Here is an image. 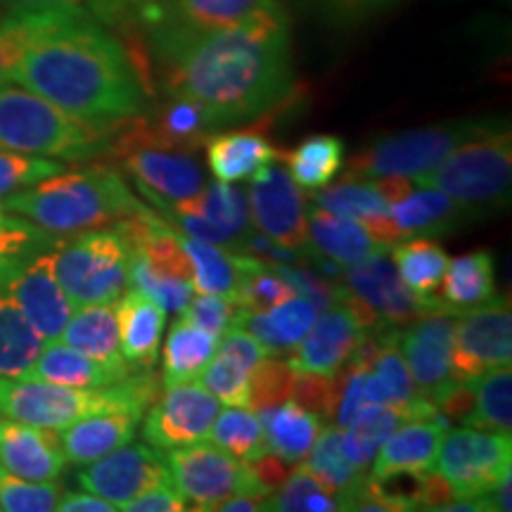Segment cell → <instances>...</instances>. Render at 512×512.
<instances>
[{
	"label": "cell",
	"instance_id": "cell-41",
	"mask_svg": "<svg viewBox=\"0 0 512 512\" xmlns=\"http://www.w3.org/2000/svg\"><path fill=\"white\" fill-rule=\"evenodd\" d=\"M475 408L467 425L512 434V370L498 366L472 380Z\"/></svg>",
	"mask_w": 512,
	"mask_h": 512
},
{
	"label": "cell",
	"instance_id": "cell-63",
	"mask_svg": "<svg viewBox=\"0 0 512 512\" xmlns=\"http://www.w3.org/2000/svg\"><path fill=\"white\" fill-rule=\"evenodd\" d=\"M5 221V216H3V207H0V223H3Z\"/></svg>",
	"mask_w": 512,
	"mask_h": 512
},
{
	"label": "cell",
	"instance_id": "cell-18",
	"mask_svg": "<svg viewBox=\"0 0 512 512\" xmlns=\"http://www.w3.org/2000/svg\"><path fill=\"white\" fill-rule=\"evenodd\" d=\"M76 482L83 491H91L121 510L131 498L171 484V475L159 448L128 441L79 470Z\"/></svg>",
	"mask_w": 512,
	"mask_h": 512
},
{
	"label": "cell",
	"instance_id": "cell-21",
	"mask_svg": "<svg viewBox=\"0 0 512 512\" xmlns=\"http://www.w3.org/2000/svg\"><path fill=\"white\" fill-rule=\"evenodd\" d=\"M448 430V418L437 413L432 418H415L401 422L389 439L380 446L373 458L375 479H389L401 475H425L434 470V460L441 439Z\"/></svg>",
	"mask_w": 512,
	"mask_h": 512
},
{
	"label": "cell",
	"instance_id": "cell-60",
	"mask_svg": "<svg viewBox=\"0 0 512 512\" xmlns=\"http://www.w3.org/2000/svg\"><path fill=\"white\" fill-rule=\"evenodd\" d=\"M214 510L221 512H254L266 510V496H249V494H235L221 501Z\"/></svg>",
	"mask_w": 512,
	"mask_h": 512
},
{
	"label": "cell",
	"instance_id": "cell-4",
	"mask_svg": "<svg viewBox=\"0 0 512 512\" xmlns=\"http://www.w3.org/2000/svg\"><path fill=\"white\" fill-rule=\"evenodd\" d=\"M150 370H136L112 387L81 389L36 377H0V415L60 432L76 420L100 413L131 411L143 415L159 396Z\"/></svg>",
	"mask_w": 512,
	"mask_h": 512
},
{
	"label": "cell",
	"instance_id": "cell-51",
	"mask_svg": "<svg viewBox=\"0 0 512 512\" xmlns=\"http://www.w3.org/2000/svg\"><path fill=\"white\" fill-rule=\"evenodd\" d=\"M53 235L46 233L43 228L34 226V223L24 219H5L0 223V280L5 278V273L17 264L22 256H27L36 249L53 245L55 240H50Z\"/></svg>",
	"mask_w": 512,
	"mask_h": 512
},
{
	"label": "cell",
	"instance_id": "cell-53",
	"mask_svg": "<svg viewBox=\"0 0 512 512\" xmlns=\"http://www.w3.org/2000/svg\"><path fill=\"white\" fill-rule=\"evenodd\" d=\"M275 271H278L287 280V283H290L294 294L309 299V302L318 306V311H325V309H330V306L339 304L344 299V292H347L344 287L330 283L325 275H318L311 271H299V268H292V266H278Z\"/></svg>",
	"mask_w": 512,
	"mask_h": 512
},
{
	"label": "cell",
	"instance_id": "cell-22",
	"mask_svg": "<svg viewBox=\"0 0 512 512\" xmlns=\"http://www.w3.org/2000/svg\"><path fill=\"white\" fill-rule=\"evenodd\" d=\"M0 465L24 479H60L67 467L55 430L27 425L0 415Z\"/></svg>",
	"mask_w": 512,
	"mask_h": 512
},
{
	"label": "cell",
	"instance_id": "cell-28",
	"mask_svg": "<svg viewBox=\"0 0 512 512\" xmlns=\"http://www.w3.org/2000/svg\"><path fill=\"white\" fill-rule=\"evenodd\" d=\"M207 162L216 181L238 183L252 178L266 164L278 162L280 150L259 128H242V131L216 133L204 140Z\"/></svg>",
	"mask_w": 512,
	"mask_h": 512
},
{
	"label": "cell",
	"instance_id": "cell-3",
	"mask_svg": "<svg viewBox=\"0 0 512 512\" xmlns=\"http://www.w3.org/2000/svg\"><path fill=\"white\" fill-rule=\"evenodd\" d=\"M143 207L124 178L107 166L67 169L3 197V209L50 235L102 228Z\"/></svg>",
	"mask_w": 512,
	"mask_h": 512
},
{
	"label": "cell",
	"instance_id": "cell-25",
	"mask_svg": "<svg viewBox=\"0 0 512 512\" xmlns=\"http://www.w3.org/2000/svg\"><path fill=\"white\" fill-rule=\"evenodd\" d=\"M136 370L143 368L102 363L98 358L83 354V351L55 339V342H46V347L38 354L36 363L31 366L27 377H36V380H46L55 384H67V387L102 389L126 380V377H131Z\"/></svg>",
	"mask_w": 512,
	"mask_h": 512
},
{
	"label": "cell",
	"instance_id": "cell-13",
	"mask_svg": "<svg viewBox=\"0 0 512 512\" xmlns=\"http://www.w3.org/2000/svg\"><path fill=\"white\" fill-rule=\"evenodd\" d=\"M344 280L349 294L392 328H403L430 311L453 309L439 294H418L403 283L387 249L366 256L358 264L344 266Z\"/></svg>",
	"mask_w": 512,
	"mask_h": 512
},
{
	"label": "cell",
	"instance_id": "cell-5",
	"mask_svg": "<svg viewBox=\"0 0 512 512\" xmlns=\"http://www.w3.org/2000/svg\"><path fill=\"white\" fill-rule=\"evenodd\" d=\"M121 124V121H119ZM119 124L79 119L17 83H0V150L88 162L110 150Z\"/></svg>",
	"mask_w": 512,
	"mask_h": 512
},
{
	"label": "cell",
	"instance_id": "cell-50",
	"mask_svg": "<svg viewBox=\"0 0 512 512\" xmlns=\"http://www.w3.org/2000/svg\"><path fill=\"white\" fill-rule=\"evenodd\" d=\"M67 171V162L0 150V197Z\"/></svg>",
	"mask_w": 512,
	"mask_h": 512
},
{
	"label": "cell",
	"instance_id": "cell-7",
	"mask_svg": "<svg viewBox=\"0 0 512 512\" xmlns=\"http://www.w3.org/2000/svg\"><path fill=\"white\" fill-rule=\"evenodd\" d=\"M55 275L74 309L117 302L131 287V247L117 228L74 233L53 245Z\"/></svg>",
	"mask_w": 512,
	"mask_h": 512
},
{
	"label": "cell",
	"instance_id": "cell-32",
	"mask_svg": "<svg viewBox=\"0 0 512 512\" xmlns=\"http://www.w3.org/2000/svg\"><path fill=\"white\" fill-rule=\"evenodd\" d=\"M60 342L83 351L112 366H131L119 349V318L117 302L91 304L74 309L69 323L64 325Z\"/></svg>",
	"mask_w": 512,
	"mask_h": 512
},
{
	"label": "cell",
	"instance_id": "cell-52",
	"mask_svg": "<svg viewBox=\"0 0 512 512\" xmlns=\"http://www.w3.org/2000/svg\"><path fill=\"white\" fill-rule=\"evenodd\" d=\"M240 306L235 304V299L223 297V294H197L190 299V304L181 311L185 320H190L192 325L202 328L204 332L214 337H223L230 325H235Z\"/></svg>",
	"mask_w": 512,
	"mask_h": 512
},
{
	"label": "cell",
	"instance_id": "cell-42",
	"mask_svg": "<svg viewBox=\"0 0 512 512\" xmlns=\"http://www.w3.org/2000/svg\"><path fill=\"white\" fill-rule=\"evenodd\" d=\"M209 439L238 460H254L268 451L261 418L247 406H228L219 411Z\"/></svg>",
	"mask_w": 512,
	"mask_h": 512
},
{
	"label": "cell",
	"instance_id": "cell-36",
	"mask_svg": "<svg viewBox=\"0 0 512 512\" xmlns=\"http://www.w3.org/2000/svg\"><path fill=\"white\" fill-rule=\"evenodd\" d=\"M46 347L29 318L15 304L0 280V377H22Z\"/></svg>",
	"mask_w": 512,
	"mask_h": 512
},
{
	"label": "cell",
	"instance_id": "cell-48",
	"mask_svg": "<svg viewBox=\"0 0 512 512\" xmlns=\"http://www.w3.org/2000/svg\"><path fill=\"white\" fill-rule=\"evenodd\" d=\"M249 375H252V370H249L245 363H240L238 358L216 349V354L211 356V361L204 366L200 377H197V382H200L209 394H214L216 399L226 403V406H247Z\"/></svg>",
	"mask_w": 512,
	"mask_h": 512
},
{
	"label": "cell",
	"instance_id": "cell-61",
	"mask_svg": "<svg viewBox=\"0 0 512 512\" xmlns=\"http://www.w3.org/2000/svg\"><path fill=\"white\" fill-rule=\"evenodd\" d=\"M330 3L347 12H361V10L380 8V5L389 3V0H330Z\"/></svg>",
	"mask_w": 512,
	"mask_h": 512
},
{
	"label": "cell",
	"instance_id": "cell-59",
	"mask_svg": "<svg viewBox=\"0 0 512 512\" xmlns=\"http://www.w3.org/2000/svg\"><path fill=\"white\" fill-rule=\"evenodd\" d=\"M88 10L93 17H98L105 24H124V10H121V0H86Z\"/></svg>",
	"mask_w": 512,
	"mask_h": 512
},
{
	"label": "cell",
	"instance_id": "cell-9",
	"mask_svg": "<svg viewBox=\"0 0 512 512\" xmlns=\"http://www.w3.org/2000/svg\"><path fill=\"white\" fill-rule=\"evenodd\" d=\"M171 484L192 503L190 510H214L221 501L235 494L268 496V491L256 482L245 460H238L219 446L197 444L169 451L166 458Z\"/></svg>",
	"mask_w": 512,
	"mask_h": 512
},
{
	"label": "cell",
	"instance_id": "cell-54",
	"mask_svg": "<svg viewBox=\"0 0 512 512\" xmlns=\"http://www.w3.org/2000/svg\"><path fill=\"white\" fill-rule=\"evenodd\" d=\"M290 399L306 408V411H313L320 418H325L332 403V377L316 373H297L294 375Z\"/></svg>",
	"mask_w": 512,
	"mask_h": 512
},
{
	"label": "cell",
	"instance_id": "cell-43",
	"mask_svg": "<svg viewBox=\"0 0 512 512\" xmlns=\"http://www.w3.org/2000/svg\"><path fill=\"white\" fill-rule=\"evenodd\" d=\"M238 266L240 283L238 292H235V304L242 311H268L273 306L283 304L285 299L294 297L290 283L275 271V266H268L261 259L249 254H238Z\"/></svg>",
	"mask_w": 512,
	"mask_h": 512
},
{
	"label": "cell",
	"instance_id": "cell-57",
	"mask_svg": "<svg viewBox=\"0 0 512 512\" xmlns=\"http://www.w3.org/2000/svg\"><path fill=\"white\" fill-rule=\"evenodd\" d=\"M245 463L249 470H252L256 482L264 486L268 494H273V491L285 482V477L290 475V470L294 467L290 463H285L283 458L273 456V453H268V451L264 453V456H259L254 460H245Z\"/></svg>",
	"mask_w": 512,
	"mask_h": 512
},
{
	"label": "cell",
	"instance_id": "cell-39",
	"mask_svg": "<svg viewBox=\"0 0 512 512\" xmlns=\"http://www.w3.org/2000/svg\"><path fill=\"white\" fill-rule=\"evenodd\" d=\"M183 249L192 266V287L200 294H223L235 299L240 283L238 252L195 238H183Z\"/></svg>",
	"mask_w": 512,
	"mask_h": 512
},
{
	"label": "cell",
	"instance_id": "cell-33",
	"mask_svg": "<svg viewBox=\"0 0 512 512\" xmlns=\"http://www.w3.org/2000/svg\"><path fill=\"white\" fill-rule=\"evenodd\" d=\"M439 297L456 311L472 309L496 297V261L489 249L448 259Z\"/></svg>",
	"mask_w": 512,
	"mask_h": 512
},
{
	"label": "cell",
	"instance_id": "cell-31",
	"mask_svg": "<svg viewBox=\"0 0 512 512\" xmlns=\"http://www.w3.org/2000/svg\"><path fill=\"white\" fill-rule=\"evenodd\" d=\"M256 413L264 425L268 453L283 458L290 465L302 463L318 432L323 430V418L318 413L306 411L292 399L278 403V406L261 408Z\"/></svg>",
	"mask_w": 512,
	"mask_h": 512
},
{
	"label": "cell",
	"instance_id": "cell-56",
	"mask_svg": "<svg viewBox=\"0 0 512 512\" xmlns=\"http://www.w3.org/2000/svg\"><path fill=\"white\" fill-rule=\"evenodd\" d=\"M121 510L126 512H183L188 510L185 505V498L178 494L174 484L157 486V489L145 491L131 501L121 505Z\"/></svg>",
	"mask_w": 512,
	"mask_h": 512
},
{
	"label": "cell",
	"instance_id": "cell-46",
	"mask_svg": "<svg viewBox=\"0 0 512 512\" xmlns=\"http://www.w3.org/2000/svg\"><path fill=\"white\" fill-rule=\"evenodd\" d=\"M62 17L76 15H8L0 19V83H10L31 43Z\"/></svg>",
	"mask_w": 512,
	"mask_h": 512
},
{
	"label": "cell",
	"instance_id": "cell-19",
	"mask_svg": "<svg viewBox=\"0 0 512 512\" xmlns=\"http://www.w3.org/2000/svg\"><path fill=\"white\" fill-rule=\"evenodd\" d=\"M456 309L430 311L399 328V349L418 392L432 399L451 377Z\"/></svg>",
	"mask_w": 512,
	"mask_h": 512
},
{
	"label": "cell",
	"instance_id": "cell-47",
	"mask_svg": "<svg viewBox=\"0 0 512 512\" xmlns=\"http://www.w3.org/2000/svg\"><path fill=\"white\" fill-rule=\"evenodd\" d=\"M60 479L34 482L0 465V510L5 512H53L62 496Z\"/></svg>",
	"mask_w": 512,
	"mask_h": 512
},
{
	"label": "cell",
	"instance_id": "cell-6",
	"mask_svg": "<svg viewBox=\"0 0 512 512\" xmlns=\"http://www.w3.org/2000/svg\"><path fill=\"white\" fill-rule=\"evenodd\" d=\"M418 188H434L467 207L486 211L510 202L512 138L510 128L498 121L489 131L467 140L432 171L413 181Z\"/></svg>",
	"mask_w": 512,
	"mask_h": 512
},
{
	"label": "cell",
	"instance_id": "cell-2",
	"mask_svg": "<svg viewBox=\"0 0 512 512\" xmlns=\"http://www.w3.org/2000/svg\"><path fill=\"white\" fill-rule=\"evenodd\" d=\"M10 83L100 124L140 117L147 102L136 62L93 15L57 19L22 55Z\"/></svg>",
	"mask_w": 512,
	"mask_h": 512
},
{
	"label": "cell",
	"instance_id": "cell-37",
	"mask_svg": "<svg viewBox=\"0 0 512 512\" xmlns=\"http://www.w3.org/2000/svg\"><path fill=\"white\" fill-rule=\"evenodd\" d=\"M344 140L328 133L304 138L294 150L280 152V159L287 164L292 181L302 190L325 188L344 164Z\"/></svg>",
	"mask_w": 512,
	"mask_h": 512
},
{
	"label": "cell",
	"instance_id": "cell-14",
	"mask_svg": "<svg viewBox=\"0 0 512 512\" xmlns=\"http://www.w3.org/2000/svg\"><path fill=\"white\" fill-rule=\"evenodd\" d=\"M247 202L252 223L268 242L294 252H311L304 190L292 181L285 166L271 162L256 171Z\"/></svg>",
	"mask_w": 512,
	"mask_h": 512
},
{
	"label": "cell",
	"instance_id": "cell-29",
	"mask_svg": "<svg viewBox=\"0 0 512 512\" xmlns=\"http://www.w3.org/2000/svg\"><path fill=\"white\" fill-rule=\"evenodd\" d=\"M318 313L316 304L294 294L268 311L247 313L240 309L235 323L242 325L264 347L266 356H285L302 342Z\"/></svg>",
	"mask_w": 512,
	"mask_h": 512
},
{
	"label": "cell",
	"instance_id": "cell-15",
	"mask_svg": "<svg viewBox=\"0 0 512 512\" xmlns=\"http://www.w3.org/2000/svg\"><path fill=\"white\" fill-rule=\"evenodd\" d=\"M53 245L22 256L3 278L5 290L46 342L60 339L64 325L74 313L72 299L55 275Z\"/></svg>",
	"mask_w": 512,
	"mask_h": 512
},
{
	"label": "cell",
	"instance_id": "cell-62",
	"mask_svg": "<svg viewBox=\"0 0 512 512\" xmlns=\"http://www.w3.org/2000/svg\"><path fill=\"white\" fill-rule=\"evenodd\" d=\"M155 0H121V10H124V24L131 19H138L143 12L150 8Z\"/></svg>",
	"mask_w": 512,
	"mask_h": 512
},
{
	"label": "cell",
	"instance_id": "cell-1",
	"mask_svg": "<svg viewBox=\"0 0 512 512\" xmlns=\"http://www.w3.org/2000/svg\"><path fill=\"white\" fill-rule=\"evenodd\" d=\"M171 98L195 102L214 128L273 112L292 93V31L280 0L159 57Z\"/></svg>",
	"mask_w": 512,
	"mask_h": 512
},
{
	"label": "cell",
	"instance_id": "cell-44",
	"mask_svg": "<svg viewBox=\"0 0 512 512\" xmlns=\"http://www.w3.org/2000/svg\"><path fill=\"white\" fill-rule=\"evenodd\" d=\"M304 467L313 477H318L320 482L328 486V489L335 491V494L354 484L361 475H366V472L351 465L349 458L344 456L342 430L335 425H328L325 430L318 432L311 451L306 453Z\"/></svg>",
	"mask_w": 512,
	"mask_h": 512
},
{
	"label": "cell",
	"instance_id": "cell-34",
	"mask_svg": "<svg viewBox=\"0 0 512 512\" xmlns=\"http://www.w3.org/2000/svg\"><path fill=\"white\" fill-rule=\"evenodd\" d=\"M166 207L185 211V214L202 216L204 221L214 223L216 228L223 230L235 242V247H240V242H245L249 228H252L247 190L233 183L216 181L209 188L204 185V190L197 192L190 200L166 204Z\"/></svg>",
	"mask_w": 512,
	"mask_h": 512
},
{
	"label": "cell",
	"instance_id": "cell-16",
	"mask_svg": "<svg viewBox=\"0 0 512 512\" xmlns=\"http://www.w3.org/2000/svg\"><path fill=\"white\" fill-rule=\"evenodd\" d=\"M107 157L119 159L143 195L159 209L190 200L207 185L204 171L190 152L166 150L147 143H114L107 150Z\"/></svg>",
	"mask_w": 512,
	"mask_h": 512
},
{
	"label": "cell",
	"instance_id": "cell-55",
	"mask_svg": "<svg viewBox=\"0 0 512 512\" xmlns=\"http://www.w3.org/2000/svg\"><path fill=\"white\" fill-rule=\"evenodd\" d=\"M10 15H91L86 0H0Z\"/></svg>",
	"mask_w": 512,
	"mask_h": 512
},
{
	"label": "cell",
	"instance_id": "cell-40",
	"mask_svg": "<svg viewBox=\"0 0 512 512\" xmlns=\"http://www.w3.org/2000/svg\"><path fill=\"white\" fill-rule=\"evenodd\" d=\"M392 256L399 278L418 294H437L441 278L448 266V254L437 240L432 238H411L399 240Z\"/></svg>",
	"mask_w": 512,
	"mask_h": 512
},
{
	"label": "cell",
	"instance_id": "cell-10",
	"mask_svg": "<svg viewBox=\"0 0 512 512\" xmlns=\"http://www.w3.org/2000/svg\"><path fill=\"white\" fill-rule=\"evenodd\" d=\"M434 470L446 479L456 498H482L505 472L512 470L510 434L470 425L446 430Z\"/></svg>",
	"mask_w": 512,
	"mask_h": 512
},
{
	"label": "cell",
	"instance_id": "cell-30",
	"mask_svg": "<svg viewBox=\"0 0 512 512\" xmlns=\"http://www.w3.org/2000/svg\"><path fill=\"white\" fill-rule=\"evenodd\" d=\"M306 230H309V249L316 256H323L339 268L358 264L366 256L384 252V245L370 238V233L356 221L332 214L311 204L306 211Z\"/></svg>",
	"mask_w": 512,
	"mask_h": 512
},
{
	"label": "cell",
	"instance_id": "cell-12",
	"mask_svg": "<svg viewBox=\"0 0 512 512\" xmlns=\"http://www.w3.org/2000/svg\"><path fill=\"white\" fill-rule=\"evenodd\" d=\"M510 361L512 311L508 297H494L491 302L458 313L453 330V380H475L486 370L510 366Z\"/></svg>",
	"mask_w": 512,
	"mask_h": 512
},
{
	"label": "cell",
	"instance_id": "cell-49",
	"mask_svg": "<svg viewBox=\"0 0 512 512\" xmlns=\"http://www.w3.org/2000/svg\"><path fill=\"white\" fill-rule=\"evenodd\" d=\"M294 375L297 373L287 361H275V356L261 358L259 366L249 375L247 408H252L256 413L261 408L278 406V403L290 399Z\"/></svg>",
	"mask_w": 512,
	"mask_h": 512
},
{
	"label": "cell",
	"instance_id": "cell-45",
	"mask_svg": "<svg viewBox=\"0 0 512 512\" xmlns=\"http://www.w3.org/2000/svg\"><path fill=\"white\" fill-rule=\"evenodd\" d=\"M266 510L275 512H335L337 494L304 465H297L278 486V494L266 496Z\"/></svg>",
	"mask_w": 512,
	"mask_h": 512
},
{
	"label": "cell",
	"instance_id": "cell-26",
	"mask_svg": "<svg viewBox=\"0 0 512 512\" xmlns=\"http://www.w3.org/2000/svg\"><path fill=\"white\" fill-rule=\"evenodd\" d=\"M119 349L133 368L150 370L159 358L166 311L143 292L128 290L117 299Z\"/></svg>",
	"mask_w": 512,
	"mask_h": 512
},
{
	"label": "cell",
	"instance_id": "cell-38",
	"mask_svg": "<svg viewBox=\"0 0 512 512\" xmlns=\"http://www.w3.org/2000/svg\"><path fill=\"white\" fill-rule=\"evenodd\" d=\"M406 420H415V413L408 408H396L380 403V406H368L358 418L344 427L342 432V448L344 456L349 458L351 465L366 472L373 463L375 453L389 439L396 427Z\"/></svg>",
	"mask_w": 512,
	"mask_h": 512
},
{
	"label": "cell",
	"instance_id": "cell-24",
	"mask_svg": "<svg viewBox=\"0 0 512 512\" xmlns=\"http://www.w3.org/2000/svg\"><path fill=\"white\" fill-rule=\"evenodd\" d=\"M389 214L401 238H434V235L451 233L482 211L456 202L441 190L413 188L401 200L389 204Z\"/></svg>",
	"mask_w": 512,
	"mask_h": 512
},
{
	"label": "cell",
	"instance_id": "cell-11",
	"mask_svg": "<svg viewBox=\"0 0 512 512\" xmlns=\"http://www.w3.org/2000/svg\"><path fill=\"white\" fill-rule=\"evenodd\" d=\"M275 0H155L138 22L150 31L152 48L162 57L185 41L228 29Z\"/></svg>",
	"mask_w": 512,
	"mask_h": 512
},
{
	"label": "cell",
	"instance_id": "cell-35",
	"mask_svg": "<svg viewBox=\"0 0 512 512\" xmlns=\"http://www.w3.org/2000/svg\"><path fill=\"white\" fill-rule=\"evenodd\" d=\"M216 349H219V337L209 335V332L192 325L190 320H185L181 313H176L162 351L164 384L197 380L204 366L211 361V356L216 354Z\"/></svg>",
	"mask_w": 512,
	"mask_h": 512
},
{
	"label": "cell",
	"instance_id": "cell-17",
	"mask_svg": "<svg viewBox=\"0 0 512 512\" xmlns=\"http://www.w3.org/2000/svg\"><path fill=\"white\" fill-rule=\"evenodd\" d=\"M219 411L221 401L200 382L166 384V392L150 403L145 415V441L159 451L207 441Z\"/></svg>",
	"mask_w": 512,
	"mask_h": 512
},
{
	"label": "cell",
	"instance_id": "cell-8",
	"mask_svg": "<svg viewBox=\"0 0 512 512\" xmlns=\"http://www.w3.org/2000/svg\"><path fill=\"white\" fill-rule=\"evenodd\" d=\"M496 124L498 121L489 119H465L389 133L349 159L347 176L366 178V181L392 176L415 181L418 176L432 171L439 162H444L456 147L477 138L479 133L489 131Z\"/></svg>",
	"mask_w": 512,
	"mask_h": 512
},
{
	"label": "cell",
	"instance_id": "cell-23",
	"mask_svg": "<svg viewBox=\"0 0 512 512\" xmlns=\"http://www.w3.org/2000/svg\"><path fill=\"white\" fill-rule=\"evenodd\" d=\"M313 204L356 221L358 226L368 230L370 238L384 247L396 245L401 240L399 228L394 226L392 214H389V202L384 200L377 185L366 178L344 176L335 185L328 183L313 195Z\"/></svg>",
	"mask_w": 512,
	"mask_h": 512
},
{
	"label": "cell",
	"instance_id": "cell-27",
	"mask_svg": "<svg viewBox=\"0 0 512 512\" xmlns=\"http://www.w3.org/2000/svg\"><path fill=\"white\" fill-rule=\"evenodd\" d=\"M140 418H143L140 413L114 411L76 420L74 425L57 432L64 458L72 465H88L107 456L114 448L133 441Z\"/></svg>",
	"mask_w": 512,
	"mask_h": 512
},
{
	"label": "cell",
	"instance_id": "cell-58",
	"mask_svg": "<svg viewBox=\"0 0 512 512\" xmlns=\"http://www.w3.org/2000/svg\"><path fill=\"white\" fill-rule=\"evenodd\" d=\"M60 512H117L119 508L105 498L91 494V491H67L57 501V508Z\"/></svg>",
	"mask_w": 512,
	"mask_h": 512
},
{
	"label": "cell",
	"instance_id": "cell-20",
	"mask_svg": "<svg viewBox=\"0 0 512 512\" xmlns=\"http://www.w3.org/2000/svg\"><path fill=\"white\" fill-rule=\"evenodd\" d=\"M366 335L368 330L363 328L351 306L342 299L339 304L318 313L302 342L290 351L287 363L294 373L332 377L354 356Z\"/></svg>",
	"mask_w": 512,
	"mask_h": 512
}]
</instances>
